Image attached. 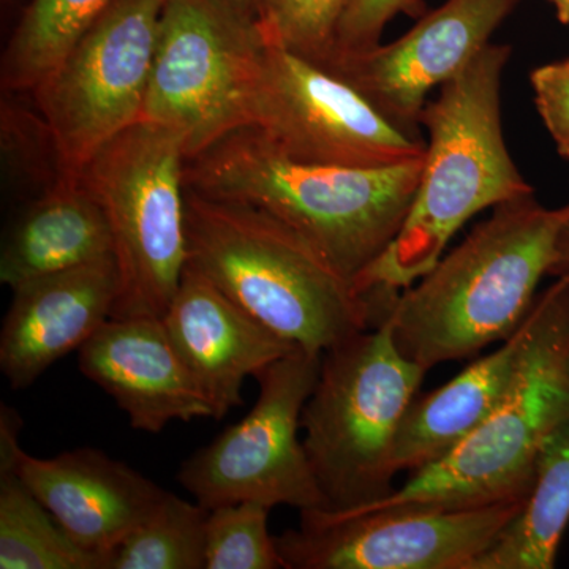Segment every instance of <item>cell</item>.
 Instances as JSON below:
<instances>
[{"label":"cell","instance_id":"obj_1","mask_svg":"<svg viewBox=\"0 0 569 569\" xmlns=\"http://www.w3.org/2000/svg\"><path fill=\"white\" fill-rule=\"evenodd\" d=\"M422 159L376 168L296 162L242 127L187 159L186 183L271 213L355 283L402 230Z\"/></svg>","mask_w":569,"mask_h":569},{"label":"cell","instance_id":"obj_2","mask_svg":"<svg viewBox=\"0 0 569 569\" xmlns=\"http://www.w3.org/2000/svg\"><path fill=\"white\" fill-rule=\"evenodd\" d=\"M569 204L549 209L533 193L496 206L388 312L400 353L429 372L477 356L518 331L549 276Z\"/></svg>","mask_w":569,"mask_h":569},{"label":"cell","instance_id":"obj_3","mask_svg":"<svg viewBox=\"0 0 569 569\" xmlns=\"http://www.w3.org/2000/svg\"><path fill=\"white\" fill-rule=\"evenodd\" d=\"M511 48L489 43L427 102L421 178L402 230L356 279L361 293L402 291L443 257L452 236L485 209L533 193L505 141L501 84Z\"/></svg>","mask_w":569,"mask_h":569},{"label":"cell","instance_id":"obj_4","mask_svg":"<svg viewBox=\"0 0 569 569\" xmlns=\"http://www.w3.org/2000/svg\"><path fill=\"white\" fill-rule=\"evenodd\" d=\"M190 268L288 342L323 355L376 328L367 295L271 213L187 187Z\"/></svg>","mask_w":569,"mask_h":569},{"label":"cell","instance_id":"obj_5","mask_svg":"<svg viewBox=\"0 0 569 569\" xmlns=\"http://www.w3.org/2000/svg\"><path fill=\"white\" fill-rule=\"evenodd\" d=\"M531 336L511 391L458 447L410 473L400 489L350 512L415 507L467 509L526 500L539 445L569 411V277L537 296Z\"/></svg>","mask_w":569,"mask_h":569},{"label":"cell","instance_id":"obj_6","mask_svg":"<svg viewBox=\"0 0 569 569\" xmlns=\"http://www.w3.org/2000/svg\"><path fill=\"white\" fill-rule=\"evenodd\" d=\"M426 376L400 353L388 318L325 351L301 429L326 509L365 507L395 492L397 436Z\"/></svg>","mask_w":569,"mask_h":569},{"label":"cell","instance_id":"obj_7","mask_svg":"<svg viewBox=\"0 0 569 569\" xmlns=\"http://www.w3.org/2000/svg\"><path fill=\"white\" fill-rule=\"evenodd\" d=\"M181 134L140 121L103 146L80 178L112 234L119 293L111 318H162L189 263Z\"/></svg>","mask_w":569,"mask_h":569},{"label":"cell","instance_id":"obj_8","mask_svg":"<svg viewBox=\"0 0 569 569\" xmlns=\"http://www.w3.org/2000/svg\"><path fill=\"white\" fill-rule=\"evenodd\" d=\"M264 39L233 0H167L146 121L181 134L187 159L249 127Z\"/></svg>","mask_w":569,"mask_h":569},{"label":"cell","instance_id":"obj_9","mask_svg":"<svg viewBox=\"0 0 569 569\" xmlns=\"http://www.w3.org/2000/svg\"><path fill=\"white\" fill-rule=\"evenodd\" d=\"M164 2L114 0L31 92L67 174L144 121Z\"/></svg>","mask_w":569,"mask_h":569},{"label":"cell","instance_id":"obj_10","mask_svg":"<svg viewBox=\"0 0 569 569\" xmlns=\"http://www.w3.org/2000/svg\"><path fill=\"white\" fill-rule=\"evenodd\" d=\"M321 358L296 347L257 373L260 395L249 415L182 462L178 479L194 501L206 509L241 501L328 508L299 438Z\"/></svg>","mask_w":569,"mask_h":569},{"label":"cell","instance_id":"obj_11","mask_svg":"<svg viewBox=\"0 0 569 569\" xmlns=\"http://www.w3.org/2000/svg\"><path fill=\"white\" fill-rule=\"evenodd\" d=\"M249 127L302 163L389 167L426 151L421 134L389 121L346 80L266 39Z\"/></svg>","mask_w":569,"mask_h":569},{"label":"cell","instance_id":"obj_12","mask_svg":"<svg viewBox=\"0 0 569 569\" xmlns=\"http://www.w3.org/2000/svg\"><path fill=\"white\" fill-rule=\"evenodd\" d=\"M527 500V498H526ZM526 500L488 507L310 509L277 537L287 569H470Z\"/></svg>","mask_w":569,"mask_h":569},{"label":"cell","instance_id":"obj_13","mask_svg":"<svg viewBox=\"0 0 569 569\" xmlns=\"http://www.w3.org/2000/svg\"><path fill=\"white\" fill-rule=\"evenodd\" d=\"M519 0H447L399 39L325 67L381 114L417 133L427 96L466 70Z\"/></svg>","mask_w":569,"mask_h":569},{"label":"cell","instance_id":"obj_14","mask_svg":"<svg viewBox=\"0 0 569 569\" xmlns=\"http://www.w3.org/2000/svg\"><path fill=\"white\" fill-rule=\"evenodd\" d=\"M20 417L0 413V470H13L80 548L107 560L159 507L167 490L99 449L78 448L51 459L20 445Z\"/></svg>","mask_w":569,"mask_h":569},{"label":"cell","instance_id":"obj_15","mask_svg":"<svg viewBox=\"0 0 569 569\" xmlns=\"http://www.w3.org/2000/svg\"><path fill=\"white\" fill-rule=\"evenodd\" d=\"M162 320L213 419L242 406L247 378L296 348L189 264Z\"/></svg>","mask_w":569,"mask_h":569},{"label":"cell","instance_id":"obj_16","mask_svg":"<svg viewBox=\"0 0 569 569\" xmlns=\"http://www.w3.org/2000/svg\"><path fill=\"white\" fill-rule=\"evenodd\" d=\"M119 293L114 254L13 288L0 332V369L11 389L32 387L80 350L112 316Z\"/></svg>","mask_w":569,"mask_h":569},{"label":"cell","instance_id":"obj_17","mask_svg":"<svg viewBox=\"0 0 569 569\" xmlns=\"http://www.w3.org/2000/svg\"><path fill=\"white\" fill-rule=\"evenodd\" d=\"M78 366L134 430L156 436L173 421L212 418L162 318H110L78 350Z\"/></svg>","mask_w":569,"mask_h":569},{"label":"cell","instance_id":"obj_18","mask_svg":"<svg viewBox=\"0 0 569 569\" xmlns=\"http://www.w3.org/2000/svg\"><path fill=\"white\" fill-rule=\"evenodd\" d=\"M530 336L529 312L498 350L468 366L443 387L413 400L397 436L392 458L396 473H413L437 462L500 406L518 377Z\"/></svg>","mask_w":569,"mask_h":569},{"label":"cell","instance_id":"obj_19","mask_svg":"<svg viewBox=\"0 0 569 569\" xmlns=\"http://www.w3.org/2000/svg\"><path fill=\"white\" fill-rule=\"evenodd\" d=\"M112 254L110 223L80 176H66L26 206L6 234L0 282L11 290Z\"/></svg>","mask_w":569,"mask_h":569},{"label":"cell","instance_id":"obj_20","mask_svg":"<svg viewBox=\"0 0 569 569\" xmlns=\"http://www.w3.org/2000/svg\"><path fill=\"white\" fill-rule=\"evenodd\" d=\"M569 523V411L542 438L526 505L470 569H552Z\"/></svg>","mask_w":569,"mask_h":569},{"label":"cell","instance_id":"obj_21","mask_svg":"<svg viewBox=\"0 0 569 569\" xmlns=\"http://www.w3.org/2000/svg\"><path fill=\"white\" fill-rule=\"evenodd\" d=\"M112 2L32 0L3 51V91L31 93Z\"/></svg>","mask_w":569,"mask_h":569},{"label":"cell","instance_id":"obj_22","mask_svg":"<svg viewBox=\"0 0 569 569\" xmlns=\"http://www.w3.org/2000/svg\"><path fill=\"white\" fill-rule=\"evenodd\" d=\"M0 568L108 569L80 548L13 470H0Z\"/></svg>","mask_w":569,"mask_h":569},{"label":"cell","instance_id":"obj_23","mask_svg":"<svg viewBox=\"0 0 569 569\" xmlns=\"http://www.w3.org/2000/svg\"><path fill=\"white\" fill-rule=\"evenodd\" d=\"M209 509L167 492L112 553L111 569H204Z\"/></svg>","mask_w":569,"mask_h":569},{"label":"cell","instance_id":"obj_24","mask_svg":"<svg viewBox=\"0 0 569 569\" xmlns=\"http://www.w3.org/2000/svg\"><path fill=\"white\" fill-rule=\"evenodd\" d=\"M271 509L257 501L209 509L204 569L284 568L277 539L268 530Z\"/></svg>","mask_w":569,"mask_h":569},{"label":"cell","instance_id":"obj_25","mask_svg":"<svg viewBox=\"0 0 569 569\" xmlns=\"http://www.w3.org/2000/svg\"><path fill=\"white\" fill-rule=\"evenodd\" d=\"M353 0H258L254 21L266 40L326 67Z\"/></svg>","mask_w":569,"mask_h":569},{"label":"cell","instance_id":"obj_26","mask_svg":"<svg viewBox=\"0 0 569 569\" xmlns=\"http://www.w3.org/2000/svg\"><path fill=\"white\" fill-rule=\"evenodd\" d=\"M422 11H425L422 0H353L340 22L335 51L326 67L336 59L369 51L380 44L381 33L397 14L418 17Z\"/></svg>","mask_w":569,"mask_h":569},{"label":"cell","instance_id":"obj_27","mask_svg":"<svg viewBox=\"0 0 569 569\" xmlns=\"http://www.w3.org/2000/svg\"><path fill=\"white\" fill-rule=\"evenodd\" d=\"M530 81L542 122L557 151L569 160V59L538 67Z\"/></svg>","mask_w":569,"mask_h":569},{"label":"cell","instance_id":"obj_28","mask_svg":"<svg viewBox=\"0 0 569 569\" xmlns=\"http://www.w3.org/2000/svg\"><path fill=\"white\" fill-rule=\"evenodd\" d=\"M549 276L556 277V279L569 277V216L561 224L559 236H557L556 252H553Z\"/></svg>","mask_w":569,"mask_h":569},{"label":"cell","instance_id":"obj_29","mask_svg":"<svg viewBox=\"0 0 569 569\" xmlns=\"http://www.w3.org/2000/svg\"><path fill=\"white\" fill-rule=\"evenodd\" d=\"M550 3H553L557 10V17L559 20L563 22V24H568L569 22V0H549Z\"/></svg>","mask_w":569,"mask_h":569},{"label":"cell","instance_id":"obj_30","mask_svg":"<svg viewBox=\"0 0 569 569\" xmlns=\"http://www.w3.org/2000/svg\"><path fill=\"white\" fill-rule=\"evenodd\" d=\"M236 6L241 7L242 10L247 11L250 17L254 14V7H257L258 0H233ZM254 18V17H253Z\"/></svg>","mask_w":569,"mask_h":569},{"label":"cell","instance_id":"obj_31","mask_svg":"<svg viewBox=\"0 0 569 569\" xmlns=\"http://www.w3.org/2000/svg\"><path fill=\"white\" fill-rule=\"evenodd\" d=\"M563 373H565V380H567V383L569 387V355H568L567 361H565Z\"/></svg>","mask_w":569,"mask_h":569}]
</instances>
